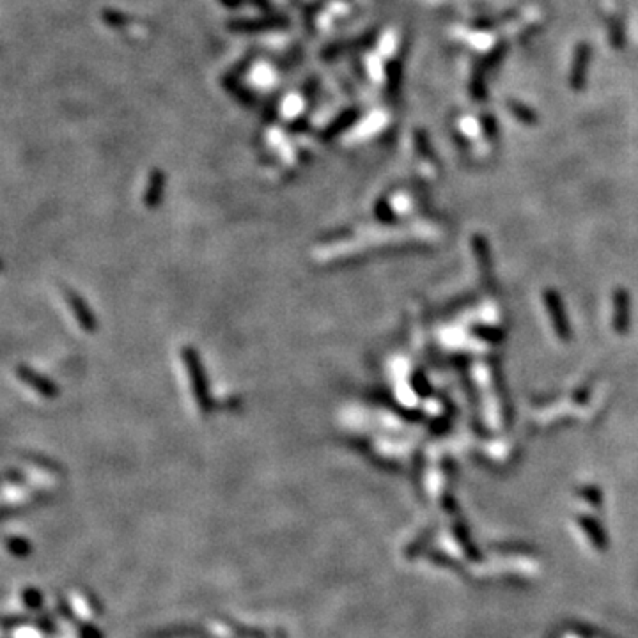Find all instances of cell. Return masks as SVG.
I'll use <instances>...</instances> for the list:
<instances>
[{
	"mask_svg": "<svg viewBox=\"0 0 638 638\" xmlns=\"http://www.w3.org/2000/svg\"><path fill=\"white\" fill-rule=\"evenodd\" d=\"M21 600H23L25 607L32 608V610H38L43 603L41 593L36 589H32V587H28V589H25L23 593H21Z\"/></svg>",
	"mask_w": 638,
	"mask_h": 638,
	"instance_id": "6da1fadb",
	"label": "cell"
},
{
	"mask_svg": "<svg viewBox=\"0 0 638 638\" xmlns=\"http://www.w3.org/2000/svg\"><path fill=\"white\" fill-rule=\"evenodd\" d=\"M7 546H9L11 553L18 555V557H25V555H28V551H31L28 543H25L23 539H20V537H9Z\"/></svg>",
	"mask_w": 638,
	"mask_h": 638,
	"instance_id": "7a4b0ae2",
	"label": "cell"
}]
</instances>
